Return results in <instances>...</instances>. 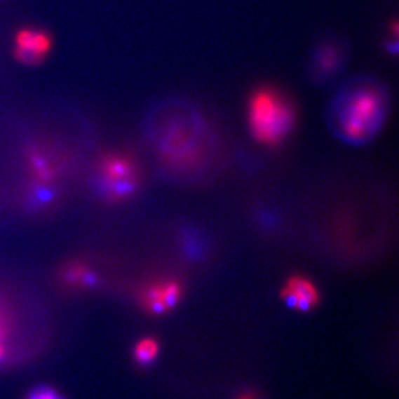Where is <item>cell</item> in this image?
Segmentation results:
<instances>
[{"instance_id": "obj_15", "label": "cell", "mask_w": 399, "mask_h": 399, "mask_svg": "<svg viewBox=\"0 0 399 399\" xmlns=\"http://www.w3.org/2000/svg\"><path fill=\"white\" fill-rule=\"evenodd\" d=\"M239 399H255V398H253V397H251V395H243V397H242V398H239Z\"/></svg>"}, {"instance_id": "obj_13", "label": "cell", "mask_w": 399, "mask_h": 399, "mask_svg": "<svg viewBox=\"0 0 399 399\" xmlns=\"http://www.w3.org/2000/svg\"><path fill=\"white\" fill-rule=\"evenodd\" d=\"M158 351H159V345L156 340L151 337H145L135 345L133 358L140 366H147L154 360L155 357L158 356Z\"/></svg>"}, {"instance_id": "obj_6", "label": "cell", "mask_w": 399, "mask_h": 399, "mask_svg": "<svg viewBox=\"0 0 399 399\" xmlns=\"http://www.w3.org/2000/svg\"><path fill=\"white\" fill-rule=\"evenodd\" d=\"M349 58V47L345 39L328 35L320 39L310 53L308 78L317 87L334 82L344 72Z\"/></svg>"}, {"instance_id": "obj_8", "label": "cell", "mask_w": 399, "mask_h": 399, "mask_svg": "<svg viewBox=\"0 0 399 399\" xmlns=\"http://www.w3.org/2000/svg\"><path fill=\"white\" fill-rule=\"evenodd\" d=\"M25 163L29 179L44 184L62 185L67 175V165L64 156L48 147L32 145L25 153Z\"/></svg>"}, {"instance_id": "obj_9", "label": "cell", "mask_w": 399, "mask_h": 399, "mask_svg": "<svg viewBox=\"0 0 399 399\" xmlns=\"http://www.w3.org/2000/svg\"><path fill=\"white\" fill-rule=\"evenodd\" d=\"M52 46L53 39L47 30L22 27L15 35L13 55L17 61L24 65H41L48 58Z\"/></svg>"}, {"instance_id": "obj_4", "label": "cell", "mask_w": 399, "mask_h": 399, "mask_svg": "<svg viewBox=\"0 0 399 399\" xmlns=\"http://www.w3.org/2000/svg\"><path fill=\"white\" fill-rule=\"evenodd\" d=\"M296 123L294 106L278 90L253 92L247 106V126L259 144L274 147L283 142Z\"/></svg>"}, {"instance_id": "obj_12", "label": "cell", "mask_w": 399, "mask_h": 399, "mask_svg": "<svg viewBox=\"0 0 399 399\" xmlns=\"http://www.w3.org/2000/svg\"><path fill=\"white\" fill-rule=\"evenodd\" d=\"M282 297L291 308L302 311L313 309L319 302L316 285L309 279L302 277L291 278L282 291Z\"/></svg>"}, {"instance_id": "obj_1", "label": "cell", "mask_w": 399, "mask_h": 399, "mask_svg": "<svg viewBox=\"0 0 399 399\" xmlns=\"http://www.w3.org/2000/svg\"><path fill=\"white\" fill-rule=\"evenodd\" d=\"M144 133L158 162L175 175L203 171L219 147L211 123L184 98H163L155 104L145 118Z\"/></svg>"}, {"instance_id": "obj_10", "label": "cell", "mask_w": 399, "mask_h": 399, "mask_svg": "<svg viewBox=\"0 0 399 399\" xmlns=\"http://www.w3.org/2000/svg\"><path fill=\"white\" fill-rule=\"evenodd\" d=\"M62 194V185L27 180L21 194V202L25 210L30 213H48L58 208V204L61 203Z\"/></svg>"}, {"instance_id": "obj_3", "label": "cell", "mask_w": 399, "mask_h": 399, "mask_svg": "<svg viewBox=\"0 0 399 399\" xmlns=\"http://www.w3.org/2000/svg\"><path fill=\"white\" fill-rule=\"evenodd\" d=\"M46 340L41 319L17 292L0 283V371L35 357Z\"/></svg>"}, {"instance_id": "obj_2", "label": "cell", "mask_w": 399, "mask_h": 399, "mask_svg": "<svg viewBox=\"0 0 399 399\" xmlns=\"http://www.w3.org/2000/svg\"><path fill=\"white\" fill-rule=\"evenodd\" d=\"M391 107V90L380 79L354 75L344 81L330 100L327 128L346 145L365 147L383 130Z\"/></svg>"}, {"instance_id": "obj_11", "label": "cell", "mask_w": 399, "mask_h": 399, "mask_svg": "<svg viewBox=\"0 0 399 399\" xmlns=\"http://www.w3.org/2000/svg\"><path fill=\"white\" fill-rule=\"evenodd\" d=\"M181 297V285L175 280L158 282L141 288L139 300L141 306L151 314H162L172 309Z\"/></svg>"}, {"instance_id": "obj_5", "label": "cell", "mask_w": 399, "mask_h": 399, "mask_svg": "<svg viewBox=\"0 0 399 399\" xmlns=\"http://www.w3.org/2000/svg\"><path fill=\"white\" fill-rule=\"evenodd\" d=\"M141 173L136 162L124 153H106L98 158L92 175V187L107 203H122L136 194Z\"/></svg>"}, {"instance_id": "obj_7", "label": "cell", "mask_w": 399, "mask_h": 399, "mask_svg": "<svg viewBox=\"0 0 399 399\" xmlns=\"http://www.w3.org/2000/svg\"><path fill=\"white\" fill-rule=\"evenodd\" d=\"M58 285L69 294H84L100 288L101 274L84 256H72L58 266Z\"/></svg>"}, {"instance_id": "obj_14", "label": "cell", "mask_w": 399, "mask_h": 399, "mask_svg": "<svg viewBox=\"0 0 399 399\" xmlns=\"http://www.w3.org/2000/svg\"><path fill=\"white\" fill-rule=\"evenodd\" d=\"M25 399H66V397L55 386L48 384H39L27 391Z\"/></svg>"}]
</instances>
